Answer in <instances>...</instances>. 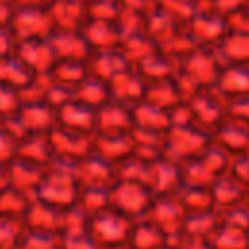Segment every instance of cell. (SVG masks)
<instances>
[{"mask_svg":"<svg viewBox=\"0 0 249 249\" xmlns=\"http://www.w3.org/2000/svg\"><path fill=\"white\" fill-rule=\"evenodd\" d=\"M25 237V224L16 216L0 214V249H19Z\"/></svg>","mask_w":249,"mask_h":249,"instance_id":"6da1fadb","label":"cell"},{"mask_svg":"<svg viewBox=\"0 0 249 249\" xmlns=\"http://www.w3.org/2000/svg\"><path fill=\"white\" fill-rule=\"evenodd\" d=\"M21 95L18 89L0 84V119H14L21 107Z\"/></svg>","mask_w":249,"mask_h":249,"instance_id":"7a4b0ae2","label":"cell"},{"mask_svg":"<svg viewBox=\"0 0 249 249\" xmlns=\"http://www.w3.org/2000/svg\"><path fill=\"white\" fill-rule=\"evenodd\" d=\"M18 136L10 128L0 126V165H8L18 152Z\"/></svg>","mask_w":249,"mask_h":249,"instance_id":"3957f363","label":"cell"},{"mask_svg":"<svg viewBox=\"0 0 249 249\" xmlns=\"http://www.w3.org/2000/svg\"><path fill=\"white\" fill-rule=\"evenodd\" d=\"M16 45H18V41H16L14 33L10 31V27L0 25V60L12 56L16 53Z\"/></svg>","mask_w":249,"mask_h":249,"instance_id":"277c9868","label":"cell"},{"mask_svg":"<svg viewBox=\"0 0 249 249\" xmlns=\"http://www.w3.org/2000/svg\"><path fill=\"white\" fill-rule=\"evenodd\" d=\"M14 14V6L10 0H0V25H8Z\"/></svg>","mask_w":249,"mask_h":249,"instance_id":"5b68a950","label":"cell"}]
</instances>
